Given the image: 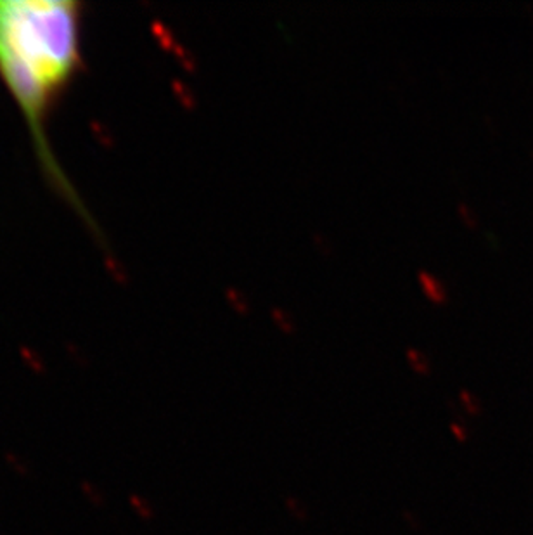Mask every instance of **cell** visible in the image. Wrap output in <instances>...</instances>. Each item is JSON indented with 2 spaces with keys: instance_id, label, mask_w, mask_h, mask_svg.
I'll return each mask as SVG.
<instances>
[{
  "instance_id": "7",
  "label": "cell",
  "mask_w": 533,
  "mask_h": 535,
  "mask_svg": "<svg viewBox=\"0 0 533 535\" xmlns=\"http://www.w3.org/2000/svg\"><path fill=\"white\" fill-rule=\"evenodd\" d=\"M128 502H130V506L134 508V511L139 515V517L146 520V521H149V520H153L155 518V510H153V506L149 504V500H144L141 496H137V494H132L130 498H128Z\"/></svg>"
},
{
  "instance_id": "10",
  "label": "cell",
  "mask_w": 533,
  "mask_h": 535,
  "mask_svg": "<svg viewBox=\"0 0 533 535\" xmlns=\"http://www.w3.org/2000/svg\"><path fill=\"white\" fill-rule=\"evenodd\" d=\"M461 400L462 406L466 408L468 412H471V414H477L478 412V404L475 402V399L469 393L466 392V390H462L461 392Z\"/></svg>"
},
{
  "instance_id": "4",
  "label": "cell",
  "mask_w": 533,
  "mask_h": 535,
  "mask_svg": "<svg viewBox=\"0 0 533 535\" xmlns=\"http://www.w3.org/2000/svg\"><path fill=\"white\" fill-rule=\"evenodd\" d=\"M80 489H82V494L85 496V500H89L94 508H103L106 504L105 492L96 483L84 480V482L80 483Z\"/></svg>"
},
{
  "instance_id": "9",
  "label": "cell",
  "mask_w": 533,
  "mask_h": 535,
  "mask_svg": "<svg viewBox=\"0 0 533 535\" xmlns=\"http://www.w3.org/2000/svg\"><path fill=\"white\" fill-rule=\"evenodd\" d=\"M286 506H287V510L291 511L293 517H297L298 520H305V517H307L305 515V508L300 504V500H295V498H287Z\"/></svg>"
},
{
  "instance_id": "8",
  "label": "cell",
  "mask_w": 533,
  "mask_h": 535,
  "mask_svg": "<svg viewBox=\"0 0 533 535\" xmlns=\"http://www.w3.org/2000/svg\"><path fill=\"white\" fill-rule=\"evenodd\" d=\"M4 459H5V463L9 464V468L15 471V473H18L21 477H28L30 475V466L26 464V461L18 456V454H15V452H5L4 454Z\"/></svg>"
},
{
  "instance_id": "3",
  "label": "cell",
  "mask_w": 533,
  "mask_h": 535,
  "mask_svg": "<svg viewBox=\"0 0 533 535\" xmlns=\"http://www.w3.org/2000/svg\"><path fill=\"white\" fill-rule=\"evenodd\" d=\"M226 298H227V302H229V305H231L232 308H234L237 314H248L249 300L248 297H246L243 291H239L237 288H232V286H229V288L226 289Z\"/></svg>"
},
{
  "instance_id": "12",
  "label": "cell",
  "mask_w": 533,
  "mask_h": 535,
  "mask_svg": "<svg viewBox=\"0 0 533 535\" xmlns=\"http://www.w3.org/2000/svg\"><path fill=\"white\" fill-rule=\"evenodd\" d=\"M452 431H454V435H456L461 442L466 440V429H462V427H459V425H452Z\"/></svg>"
},
{
  "instance_id": "1",
  "label": "cell",
  "mask_w": 533,
  "mask_h": 535,
  "mask_svg": "<svg viewBox=\"0 0 533 535\" xmlns=\"http://www.w3.org/2000/svg\"><path fill=\"white\" fill-rule=\"evenodd\" d=\"M85 5L76 0H0V78L30 128L36 156L61 195L76 201L47 137L49 116L84 68Z\"/></svg>"
},
{
  "instance_id": "6",
  "label": "cell",
  "mask_w": 533,
  "mask_h": 535,
  "mask_svg": "<svg viewBox=\"0 0 533 535\" xmlns=\"http://www.w3.org/2000/svg\"><path fill=\"white\" fill-rule=\"evenodd\" d=\"M407 360H409L410 368L417 373V375L427 376L431 373V366H429V360L427 357L416 350V348H409L407 350Z\"/></svg>"
},
{
  "instance_id": "5",
  "label": "cell",
  "mask_w": 533,
  "mask_h": 535,
  "mask_svg": "<svg viewBox=\"0 0 533 535\" xmlns=\"http://www.w3.org/2000/svg\"><path fill=\"white\" fill-rule=\"evenodd\" d=\"M272 321L276 322V326L286 333V335H291V333H295V329H297V326H295V319L291 318V314L289 312H286L285 308H279V307H274L272 308Z\"/></svg>"
},
{
  "instance_id": "2",
  "label": "cell",
  "mask_w": 533,
  "mask_h": 535,
  "mask_svg": "<svg viewBox=\"0 0 533 535\" xmlns=\"http://www.w3.org/2000/svg\"><path fill=\"white\" fill-rule=\"evenodd\" d=\"M417 279H419V285L423 288L425 297L431 304L445 305L448 302V291H447L444 283L437 276H433L427 270H421L417 274Z\"/></svg>"
},
{
  "instance_id": "11",
  "label": "cell",
  "mask_w": 533,
  "mask_h": 535,
  "mask_svg": "<svg viewBox=\"0 0 533 535\" xmlns=\"http://www.w3.org/2000/svg\"><path fill=\"white\" fill-rule=\"evenodd\" d=\"M314 243H316V247H317L320 251L329 253V250H331V245H329L327 237H324V236H320V234H316V236H314Z\"/></svg>"
}]
</instances>
